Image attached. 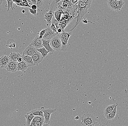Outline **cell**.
I'll return each mask as SVG.
<instances>
[{
    "instance_id": "obj_1",
    "label": "cell",
    "mask_w": 128,
    "mask_h": 126,
    "mask_svg": "<svg viewBox=\"0 0 128 126\" xmlns=\"http://www.w3.org/2000/svg\"><path fill=\"white\" fill-rule=\"evenodd\" d=\"M76 7L78 9V16L76 18V26L74 28V29L78 25L82 20V18L86 15L88 12L89 8H90L91 5L79 1L76 4Z\"/></svg>"
},
{
    "instance_id": "obj_2",
    "label": "cell",
    "mask_w": 128,
    "mask_h": 126,
    "mask_svg": "<svg viewBox=\"0 0 128 126\" xmlns=\"http://www.w3.org/2000/svg\"><path fill=\"white\" fill-rule=\"evenodd\" d=\"M108 6L113 11L119 12L124 8V0H108Z\"/></svg>"
},
{
    "instance_id": "obj_3",
    "label": "cell",
    "mask_w": 128,
    "mask_h": 126,
    "mask_svg": "<svg viewBox=\"0 0 128 126\" xmlns=\"http://www.w3.org/2000/svg\"><path fill=\"white\" fill-rule=\"evenodd\" d=\"M97 121V119L92 114L87 111L82 117L81 124L82 126H89Z\"/></svg>"
},
{
    "instance_id": "obj_4",
    "label": "cell",
    "mask_w": 128,
    "mask_h": 126,
    "mask_svg": "<svg viewBox=\"0 0 128 126\" xmlns=\"http://www.w3.org/2000/svg\"><path fill=\"white\" fill-rule=\"evenodd\" d=\"M72 34V32H66L63 31L61 33L59 34L62 46L61 47V51H66L68 49V41L70 36Z\"/></svg>"
},
{
    "instance_id": "obj_5",
    "label": "cell",
    "mask_w": 128,
    "mask_h": 126,
    "mask_svg": "<svg viewBox=\"0 0 128 126\" xmlns=\"http://www.w3.org/2000/svg\"><path fill=\"white\" fill-rule=\"evenodd\" d=\"M50 44L51 47L54 50L58 51H61L62 44L59 34H57L50 40Z\"/></svg>"
},
{
    "instance_id": "obj_6",
    "label": "cell",
    "mask_w": 128,
    "mask_h": 126,
    "mask_svg": "<svg viewBox=\"0 0 128 126\" xmlns=\"http://www.w3.org/2000/svg\"><path fill=\"white\" fill-rule=\"evenodd\" d=\"M56 111V109H52L51 108L45 109L44 107L43 109V111L44 113V116L45 118L44 122L50 124L51 121V115L52 113H54Z\"/></svg>"
},
{
    "instance_id": "obj_7",
    "label": "cell",
    "mask_w": 128,
    "mask_h": 126,
    "mask_svg": "<svg viewBox=\"0 0 128 126\" xmlns=\"http://www.w3.org/2000/svg\"><path fill=\"white\" fill-rule=\"evenodd\" d=\"M37 51V49L33 46L30 44L23 52V54L32 57Z\"/></svg>"
},
{
    "instance_id": "obj_8",
    "label": "cell",
    "mask_w": 128,
    "mask_h": 126,
    "mask_svg": "<svg viewBox=\"0 0 128 126\" xmlns=\"http://www.w3.org/2000/svg\"><path fill=\"white\" fill-rule=\"evenodd\" d=\"M30 44L36 47L37 49L43 47V45H42L43 44L42 40L40 39L39 34L37 35L35 38L32 41Z\"/></svg>"
},
{
    "instance_id": "obj_9",
    "label": "cell",
    "mask_w": 128,
    "mask_h": 126,
    "mask_svg": "<svg viewBox=\"0 0 128 126\" xmlns=\"http://www.w3.org/2000/svg\"><path fill=\"white\" fill-rule=\"evenodd\" d=\"M57 35V34L52 30L50 27H48L46 28L45 34L43 37V39L46 40H50Z\"/></svg>"
},
{
    "instance_id": "obj_10",
    "label": "cell",
    "mask_w": 128,
    "mask_h": 126,
    "mask_svg": "<svg viewBox=\"0 0 128 126\" xmlns=\"http://www.w3.org/2000/svg\"><path fill=\"white\" fill-rule=\"evenodd\" d=\"M32 57L36 66L38 65L39 63H40L44 58L42 55L38 51L36 52Z\"/></svg>"
},
{
    "instance_id": "obj_11",
    "label": "cell",
    "mask_w": 128,
    "mask_h": 126,
    "mask_svg": "<svg viewBox=\"0 0 128 126\" xmlns=\"http://www.w3.org/2000/svg\"><path fill=\"white\" fill-rule=\"evenodd\" d=\"M18 62L10 60L6 69L8 71L10 72H16L17 70Z\"/></svg>"
},
{
    "instance_id": "obj_12",
    "label": "cell",
    "mask_w": 128,
    "mask_h": 126,
    "mask_svg": "<svg viewBox=\"0 0 128 126\" xmlns=\"http://www.w3.org/2000/svg\"><path fill=\"white\" fill-rule=\"evenodd\" d=\"M43 47H45L46 49L49 52L50 54H52L54 53L55 50L52 49L50 45V40H46L42 39Z\"/></svg>"
},
{
    "instance_id": "obj_13",
    "label": "cell",
    "mask_w": 128,
    "mask_h": 126,
    "mask_svg": "<svg viewBox=\"0 0 128 126\" xmlns=\"http://www.w3.org/2000/svg\"><path fill=\"white\" fill-rule=\"evenodd\" d=\"M10 59L9 57H8L6 55H3L0 59V67L2 68H6V69L8 63L9 62Z\"/></svg>"
},
{
    "instance_id": "obj_14",
    "label": "cell",
    "mask_w": 128,
    "mask_h": 126,
    "mask_svg": "<svg viewBox=\"0 0 128 126\" xmlns=\"http://www.w3.org/2000/svg\"><path fill=\"white\" fill-rule=\"evenodd\" d=\"M22 57L23 60L27 64L28 67H31V66H36L34 62L32 57L24 55V54L22 55Z\"/></svg>"
},
{
    "instance_id": "obj_15",
    "label": "cell",
    "mask_w": 128,
    "mask_h": 126,
    "mask_svg": "<svg viewBox=\"0 0 128 126\" xmlns=\"http://www.w3.org/2000/svg\"><path fill=\"white\" fill-rule=\"evenodd\" d=\"M35 116V115L30 112H28L27 114L24 115V117L26 118V126L31 125L32 120Z\"/></svg>"
},
{
    "instance_id": "obj_16",
    "label": "cell",
    "mask_w": 128,
    "mask_h": 126,
    "mask_svg": "<svg viewBox=\"0 0 128 126\" xmlns=\"http://www.w3.org/2000/svg\"><path fill=\"white\" fill-rule=\"evenodd\" d=\"M44 108V106L42 107L41 108H38V109H35L32 110L30 111L31 113H32L35 116H37V115H40V116H43L44 117V113L43 111V109Z\"/></svg>"
},
{
    "instance_id": "obj_17",
    "label": "cell",
    "mask_w": 128,
    "mask_h": 126,
    "mask_svg": "<svg viewBox=\"0 0 128 126\" xmlns=\"http://www.w3.org/2000/svg\"><path fill=\"white\" fill-rule=\"evenodd\" d=\"M28 67L27 64L24 61L18 63L17 70L18 71H21L25 73Z\"/></svg>"
},
{
    "instance_id": "obj_18",
    "label": "cell",
    "mask_w": 128,
    "mask_h": 126,
    "mask_svg": "<svg viewBox=\"0 0 128 126\" xmlns=\"http://www.w3.org/2000/svg\"><path fill=\"white\" fill-rule=\"evenodd\" d=\"M117 105H118V103H116V104L109 105L106 107L105 109L104 110V116L106 117L107 115L109 114L110 113H111L112 111L114 109L115 107Z\"/></svg>"
},
{
    "instance_id": "obj_19",
    "label": "cell",
    "mask_w": 128,
    "mask_h": 126,
    "mask_svg": "<svg viewBox=\"0 0 128 126\" xmlns=\"http://www.w3.org/2000/svg\"><path fill=\"white\" fill-rule=\"evenodd\" d=\"M53 11L50 10L49 12L46 13L44 18L46 20L48 23L50 24V23H52V18L53 17Z\"/></svg>"
},
{
    "instance_id": "obj_20",
    "label": "cell",
    "mask_w": 128,
    "mask_h": 126,
    "mask_svg": "<svg viewBox=\"0 0 128 126\" xmlns=\"http://www.w3.org/2000/svg\"><path fill=\"white\" fill-rule=\"evenodd\" d=\"M63 10H64V9H60L58 10H56L54 12V14L55 18L58 22H60V21L61 16L64 13V11Z\"/></svg>"
},
{
    "instance_id": "obj_21",
    "label": "cell",
    "mask_w": 128,
    "mask_h": 126,
    "mask_svg": "<svg viewBox=\"0 0 128 126\" xmlns=\"http://www.w3.org/2000/svg\"><path fill=\"white\" fill-rule=\"evenodd\" d=\"M118 105H117L115 108H114V109L112 111L111 113H110L109 114L107 115L106 116V118L108 120H112V119H113L115 118V117L117 113V107Z\"/></svg>"
},
{
    "instance_id": "obj_22",
    "label": "cell",
    "mask_w": 128,
    "mask_h": 126,
    "mask_svg": "<svg viewBox=\"0 0 128 126\" xmlns=\"http://www.w3.org/2000/svg\"><path fill=\"white\" fill-rule=\"evenodd\" d=\"M74 5V4H73L70 0H64L62 4V7L64 9H67Z\"/></svg>"
},
{
    "instance_id": "obj_23",
    "label": "cell",
    "mask_w": 128,
    "mask_h": 126,
    "mask_svg": "<svg viewBox=\"0 0 128 126\" xmlns=\"http://www.w3.org/2000/svg\"><path fill=\"white\" fill-rule=\"evenodd\" d=\"M20 55V54L19 53L13 52V53H12L9 57L10 60L11 61L18 62L17 59Z\"/></svg>"
},
{
    "instance_id": "obj_24",
    "label": "cell",
    "mask_w": 128,
    "mask_h": 126,
    "mask_svg": "<svg viewBox=\"0 0 128 126\" xmlns=\"http://www.w3.org/2000/svg\"><path fill=\"white\" fill-rule=\"evenodd\" d=\"M74 19H73L70 17L69 14L66 12H64V13L62 14L61 18V21H66L68 20L72 21Z\"/></svg>"
},
{
    "instance_id": "obj_25",
    "label": "cell",
    "mask_w": 128,
    "mask_h": 126,
    "mask_svg": "<svg viewBox=\"0 0 128 126\" xmlns=\"http://www.w3.org/2000/svg\"><path fill=\"white\" fill-rule=\"evenodd\" d=\"M37 50L42 55V56H43L44 58H45L46 57L49 53L48 51L44 47L40 48V49H37Z\"/></svg>"
},
{
    "instance_id": "obj_26",
    "label": "cell",
    "mask_w": 128,
    "mask_h": 126,
    "mask_svg": "<svg viewBox=\"0 0 128 126\" xmlns=\"http://www.w3.org/2000/svg\"><path fill=\"white\" fill-rule=\"evenodd\" d=\"M72 21L71 20H68V21H62L60 20L59 22V25H60L61 28H62V29L64 30L65 28L67 26V25Z\"/></svg>"
},
{
    "instance_id": "obj_27",
    "label": "cell",
    "mask_w": 128,
    "mask_h": 126,
    "mask_svg": "<svg viewBox=\"0 0 128 126\" xmlns=\"http://www.w3.org/2000/svg\"><path fill=\"white\" fill-rule=\"evenodd\" d=\"M44 122V121H32L30 126H42Z\"/></svg>"
},
{
    "instance_id": "obj_28",
    "label": "cell",
    "mask_w": 128,
    "mask_h": 126,
    "mask_svg": "<svg viewBox=\"0 0 128 126\" xmlns=\"http://www.w3.org/2000/svg\"><path fill=\"white\" fill-rule=\"evenodd\" d=\"M8 2V6H6L8 8V12L10 9H12V10H14V8L13 7V0H7Z\"/></svg>"
},
{
    "instance_id": "obj_29",
    "label": "cell",
    "mask_w": 128,
    "mask_h": 126,
    "mask_svg": "<svg viewBox=\"0 0 128 126\" xmlns=\"http://www.w3.org/2000/svg\"><path fill=\"white\" fill-rule=\"evenodd\" d=\"M46 31V29H44L41 30V31L40 32V33L38 34L40 39H43V37H44V35L45 34Z\"/></svg>"
},
{
    "instance_id": "obj_30",
    "label": "cell",
    "mask_w": 128,
    "mask_h": 126,
    "mask_svg": "<svg viewBox=\"0 0 128 126\" xmlns=\"http://www.w3.org/2000/svg\"><path fill=\"white\" fill-rule=\"evenodd\" d=\"M50 28L52 29V30L53 31L54 33H56V34H57V29L54 23L52 22V25L50 26Z\"/></svg>"
},
{
    "instance_id": "obj_31",
    "label": "cell",
    "mask_w": 128,
    "mask_h": 126,
    "mask_svg": "<svg viewBox=\"0 0 128 126\" xmlns=\"http://www.w3.org/2000/svg\"><path fill=\"white\" fill-rule=\"evenodd\" d=\"M29 10L30 12L32 14L34 15V16H36L38 15V14L37 11L36 10H34L32 9V8H30Z\"/></svg>"
},
{
    "instance_id": "obj_32",
    "label": "cell",
    "mask_w": 128,
    "mask_h": 126,
    "mask_svg": "<svg viewBox=\"0 0 128 126\" xmlns=\"http://www.w3.org/2000/svg\"><path fill=\"white\" fill-rule=\"evenodd\" d=\"M52 22L54 23V25L56 26L57 30L58 29V28L60 27V25H59V22H58V21L55 18V19H54V20H53Z\"/></svg>"
},
{
    "instance_id": "obj_33",
    "label": "cell",
    "mask_w": 128,
    "mask_h": 126,
    "mask_svg": "<svg viewBox=\"0 0 128 126\" xmlns=\"http://www.w3.org/2000/svg\"><path fill=\"white\" fill-rule=\"evenodd\" d=\"M79 1L91 6L92 0H80Z\"/></svg>"
},
{
    "instance_id": "obj_34",
    "label": "cell",
    "mask_w": 128,
    "mask_h": 126,
    "mask_svg": "<svg viewBox=\"0 0 128 126\" xmlns=\"http://www.w3.org/2000/svg\"><path fill=\"white\" fill-rule=\"evenodd\" d=\"M37 6L38 8H39L43 5V0H37Z\"/></svg>"
},
{
    "instance_id": "obj_35",
    "label": "cell",
    "mask_w": 128,
    "mask_h": 126,
    "mask_svg": "<svg viewBox=\"0 0 128 126\" xmlns=\"http://www.w3.org/2000/svg\"><path fill=\"white\" fill-rule=\"evenodd\" d=\"M18 63H20V62H22L24 61L23 60V58H22V55H20L18 58L17 59Z\"/></svg>"
},
{
    "instance_id": "obj_36",
    "label": "cell",
    "mask_w": 128,
    "mask_h": 126,
    "mask_svg": "<svg viewBox=\"0 0 128 126\" xmlns=\"http://www.w3.org/2000/svg\"><path fill=\"white\" fill-rule=\"evenodd\" d=\"M100 123L98 121L94 123H92L89 126H100Z\"/></svg>"
},
{
    "instance_id": "obj_37",
    "label": "cell",
    "mask_w": 128,
    "mask_h": 126,
    "mask_svg": "<svg viewBox=\"0 0 128 126\" xmlns=\"http://www.w3.org/2000/svg\"><path fill=\"white\" fill-rule=\"evenodd\" d=\"M57 34L58 35V34L61 33L64 31V30H63L62 28H61L60 26V27L58 28V29L57 30Z\"/></svg>"
},
{
    "instance_id": "obj_38",
    "label": "cell",
    "mask_w": 128,
    "mask_h": 126,
    "mask_svg": "<svg viewBox=\"0 0 128 126\" xmlns=\"http://www.w3.org/2000/svg\"><path fill=\"white\" fill-rule=\"evenodd\" d=\"M100 126H112L109 123H108L102 122L100 123Z\"/></svg>"
},
{
    "instance_id": "obj_39",
    "label": "cell",
    "mask_w": 128,
    "mask_h": 126,
    "mask_svg": "<svg viewBox=\"0 0 128 126\" xmlns=\"http://www.w3.org/2000/svg\"><path fill=\"white\" fill-rule=\"evenodd\" d=\"M38 7L36 5H32V6H31V8H32V9L34 10H36L37 8Z\"/></svg>"
},
{
    "instance_id": "obj_40",
    "label": "cell",
    "mask_w": 128,
    "mask_h": 126,
    "mask_svg": "<svg viewBox=\"0 0 128 126\" xmlns=\"http://www.w3.org/2000/svg\"><path fill=\"white\" fill-rule=\"evenodd\" d=\"M32 2V3L34 5H37V0H31Z\"/></svg>"
},
{
    "instance_id": "obj_41",
    "label": "cell",
    "mask_w": 128,
    "mask_h": 126,
    "mask_svg": "<svg viewBox=\"0 0 128 126\" xmlns=\"http://www.w3.org/2000/svg\"><path fill=\"white\" fill-rule=\"evenodd\" d=\"M28 3L29 5L30 6H32V5H33L32 3V2L31 1V0H26Z\"/></svg>"
},
{
    "instance_id": "obj_42",
    "label": "cell",
    "mask_w": 128,
    "mask_h": 126,
    "mask_svg": "<svg viewBox=\"0 0 128 126\" xmlns=\"http://www.w3.org/2000/svg\"><path fill=\"white\" fill-rule=\"evenodd\" d=\"M82 22H83V23H84V24H87L88 22V20L86 19H84V20L82 21Z\"/></svg>"
},
{
    "instance_id": "obj_43",
    "label": "cell",
    "mask_w": 128,
    "mask_h": 126,
    "mask_svg": "<svg viewBox=\"0 0 128 126\" xmlns=\"http://www.w3.org/2000/svg\"><path fill=\"white\" fill-rule=\"evenodd\" d=\"M42 126H50L49 124L48 123H46L44 122V124H43Z\"/></svg>"
},
{
    "instance_id": "obj_44",
    "label": "cell",
    "mask_w": 128,
    "mask_h": 126,
    "mask_svg": "<svg viewBox=\"0 0 128 126\" xmlns=\"http://www.w3.org/2000/svg\"><path fill=\"white\" fill-rule=\"evenodd\" d=\"M75 119H76V120H78V119H80V117H79L78 116H76V117H75Z\"/></svg>"
},
{
    "instance_id": "obj_45",
    "label": "cell",
    "mask_w": 128,
    "mask_h": 126,
    "mask_svg": "<svg viewBox=\"0 0 128 126\" xmlns=\"http://www.w3.org/2000/svg\"><path fill=\"white\" fill-rule=\"evenodd\" d=\"M61 1H62V0H56V4H58V3Z\"/></svg>"
},
{
    "instance_id": "obj_46",
    "label": "cell",
    "mask_w": 128,
    "mask_h": 126,
    "mask_svg": "<svg viewBox=\"0 0 128 126\" xmlns=\"http://www.w3.org/2000/svg\"><path fill=\"white\" fill-rule=\"evenodd\" d=\"M2 0H0V5H1L2 3Z\"/></svg>"
},
{
    "instance_id": "obj_47",
    "label": "cell",
    "mask_w": 128,
    "mask_h": 126,
    "mask_svg": "<svg viewBox=\"0 0 128 126\" xmlns=\"http://www.w3.org/2000/svg\"><path fill=\"white\" fill-rule=\"evenodd\" d=\"M56 0H54V1L56 2Z\"/></svg>"
},
{
    "instance_id": "obj_48",
    "label": "cell",
    "mask_w": 128,
    "mask_h": 126,
    "mask_svg": "<svg viewBox=\"0 0 128 126\" xmlns=\"http://www.w3.org/2000/svg\"><path fill=\"white\" fill-rule=\"evenodd\" d=\"M118 1H121V0H117Z\"/></svg>"
}]
</instances>
